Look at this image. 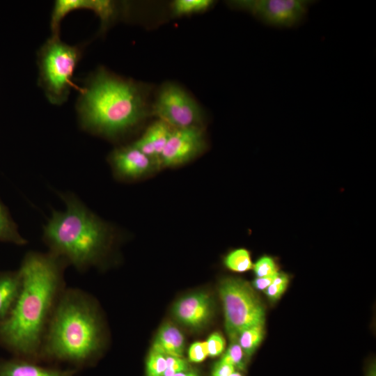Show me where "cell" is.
<instances>
[{
    "label": "cell",
    "mask_w": 376,
    "mask_h": 376,
    "mask_svg": "<svg viewBox=\"0 0 376 376\" xmlns=\"http://www.w3.org/2000/svg\"><path fill=\"white\" fill-rule=\"evenodd\" d=\"M172 129L166 123L158 120L154 122L145 132L154 147L157 157V167H159V158Z\"/></svg>",
    "instance_id": "17"
},
{
    "label": "cell",
    "mask_w": 376,
    "mask_h": 376,
    "mask_svg": "<svg viewBox=\"0 0 376 376\" xmlns=\"http://www.w3.org/2000/svg\"><path fill=\"white\" fill-rule=\"evenodd\" d=\"M235 370L234 366L219 361L213 368L212 376H229Z\"/></svg>",
    "instance_id": "28"
},
{
    "label": "cell",
    "mask_w": 376,
    "mask_h": 376,
    "mask_svg": "<svg viewBox=\"0 0 376 376\" xmlns=\"http://www.w3.org/2000/svg\"><path fill=\"white\" fill-rule=\"evenodd\" d=\"M166 368L164 376H173L177 373L185 372L188 365L187 361L181 357L166 356Z\"/></svg>",
    "instance_id": "25"
},
{
    "label": "cell",
    "mask_w": 376,
    "mask_h": 376,
    "mask_svg": "<svg viewBox=\"0 0 376 376\" xmlns=\"http://www.w3.org/2000/svg\"><path fill=\"white\" fill-rule=\"evenodd\" d=\"M276 274L265 277H256L253 281V287L264 291L272 283Z\"/></svg>",
    "instance_id": "29"
},
{
    "label": "cell",
    "mask_w": 376,
    "mask_h": 376,
    "mask_svg": "<svg viewBox=\"0 0 376 376\" xmlns=\"http://www.w3.org/2000/svg\"><path fill=\"white\" fill-rule=\"evenodd\" d=\"M114 172L120 178L136 179L148 174L154 162L133 144L115 149L109 157Z\"/></svg>",
    "instance_id": "11"
},
{
    "label": "cell",
    "mask_w": 376,
    "mask_h": 376,
    "mask_svg": "<svg viewBox=\"0 0 376 376\" xmlns=\"http://www.w3.org/2000/svg\"><path fill=\"white\" fill-rule=\"evenodd\" d=\"M76 108L83 130L109 139L121 136L136 126L148 109L142 86L103 68L87 78Z\"/></svg>",
    "instance_id": "3"
},
{
    "label": "cell",
    "mask_w": 376,
    "mask_h": 376,
    "mask_svg": "<svg viewBox=\"0 0 376 376\" xmlns=\"http://www.w3.org/2000/svg\"><path fill=\"white\" fill-rule=\"evenodd\" d=\"M184 348L183 334L176 327L167 323L162 325L158 331L152 349L165 356L181 357Z\"/></svg>",
    "instance_id": "15"
},
{
    "label": "cell",
    "mask_w": 376,
    "mask_h": 376,
    "mask_svg": "<svg viewBox=\"0 0 376 376\" xmlns=\"http://www.w3.org/2000/svg\"><path fill=\"white\" fill-rule=\"evenodd\" d=\"M264 335V325H256L242 331L237 341L245 356H251L261 343Z\"/></svg>",
    "instance_id": "18"
},
{
    "label": "cell",
    "mask_w": 376,
    "mask_h": 376,
    "mask_svg": "<svg viewBox=\"0 0 376 376\" xmlns=\"http://www.w3.org/2000/svg\"><path fill=\"white\" fill-rule=\"evenodd\" d=\"M212 312V299L203 292L186 295L173 306V313L182 324L198 328L204 325Z\"/></svg>",
    "instance_id": "12"
},
{
    "label": "cell",
    "mask_w": 376,
    "mask_h": 376,
    "mask_svg": "<svg viewBox=\"0 0 376 376\" xmlns=\"http://www.w3.org/2000/svg\"><path fill=\"white\" fill-rule=\"evenodd\" d=\"M208 357H214L222 353L225 348V340L218 332L212 333L205 341Z\"/></svg>",
    "instance_id": "24"
},
{
    "label": "cell",
    "mask_w": 376,
    "mask_h": 376,
    "mask_svg": "<svg viewBox=\"0 0 376 376\" xmlns=\"http://www.w3.org/2000/svg\"><path fill=\"white\" fill-rule=\"evenodd\" d=\"M61 197L65 210H54L43 228L42 240L49 252L79 272L100 266L112 244V228L74 194Z\"/></svg>",
    "instance_id": "4"
},
{
    "label": "cell",
    "mask_w": 376,
    "mask_h": 376,
    "mask_svg": "<svg viewBox=\"0 0 376 376\" xmlns=\"http://www.w3.org/2000/svg\"><path fill=\"white\" fill-rule=\"evenodd\" d=\"M173 376H198V374H196L194 372H182L177 373Z\"/></svg>",
    "instance_id": "30"
},
{
    "label": "cell",
    "mask_w": 376,
    "mask_h": 376,
    "mask_svg": "<svg viewBox=\"0 0 376 376\" xmlns=\"http://www.w3.org/2000/svg\"><path fill=\"white\" fill-rule=\"evenodd\" d=\"M229 376H243V375L240 372L235 370Z\"/></svg>",
    "instance_id": "31"
},
{
    "label": "cell",
    "mask_w": 376,
    "mask_h": 376,
    "mask_svg": "<svg viewBox=\"0 0 376 376\" xmlns=\"http://www.w3.org/2000/svg\"><path fill=\"white\" fill-rule=\"evenodd\" d=\"M0 242L10 243L18 246L27 244V240L20 234L17 224L13 219L8 207L1 198Z\"/></svg>",
    "instance_id": "16"
},
{
    "label": "cell",
    "mask_w": 376,
    "mask_h": 376,
    "mask_svg": "<svg viewBox=\"0 0 376 376\" xmlns=\"http://www.w3.org/2000/svg\"><path fill=\"white\" fill-rule=\"evenodd\" d=\"M188 356L191 362L200 363L204 361L208 357L205 342L192 343L189 348Z\"/></svg>",
    "instance_id": "26"
},
{
    "label": "cell",
    "mask_w": 376,
    "mask_h": 376,
    "mask_svg": "<svg viewBox=\"0 0 376 376\" xmlns=\"http://www.w3.org/2000/svg\"><path fill=\"white\" fill-rule=\"evenodd\" d=\"M288 285L272 283L265 290L266 296L272 301L276 300L285 292Z\"/></svg>",
    "instance_id": "27"
},
{
    "label": "cell",
    "mask_w": 376,
    "mask_h": 376,
    "mask_svg": "<svg viewBox=\"0 0 376 376\" xmlns=\"http://www.w3.org/2000/svg\"><path fill=\"white\" fill-rule=\"evenodd\" d=\"M81 53L79 47L65 43L59 36H52L40 48L37 55L38 82L52 104L60 105L68 100Z\"/></svg>",
    "instance_id": "5"
},
{
    "label": "cell",
    "mask_w": 376,
    "mask_h": 376,
    "mask_svg": "<svg viewBox=\"0 0 376 376\" xmlns=\"http://www.w3.org/2000/svg\"><path fill=\"white\" fill-rule=\"evenodd\" d=\"M253 267L256 277L269 276L278 272L275 262L269 256L261 257Z\"/></svg>",
    "instance_id": "23"
},
{
    "label": "cell",
    "mask_w": 376,
    "mask_h": 376,
    "mask_svg": "<svg viewBox=\"0 0 376 376\" xmlns=\"http://www.w3.org/2000/svg\"><path fill=\"white\" fill-rule=\"evenodd\" d=\"M311 0H238L228 1L230 8L246 12L261 23L277 29H292L302 24Z\"/></svg>",
    "instance_id": "7"
},
{
    "label": "cell",
    "mask_w": 376,
    "mask_h": 376,
    "mask_svg": "<svg viewBox=\"0 0 376 376\" xmlns=\"http://www.w3.org/2000/svg\"><path fill=\"white\" fill-rule=\"evenodd\" d=\"M368 376H375V366H374V368H372V369L370 370V373H369V375Z\"/></svg>",
    "instance_id": "32"
},
{
    "label": "cell",
    "mask_w": 376,
    "mask_h": 376,
    "mask_svg": "<svg viewBox=\"0 0 376 376\" xmlns=\"http://www.w3.org/2000/svg\"><path fill=\"white\" fill-rule=\"evenodd\" d=\"M21 287L22 277L19 269L0 271V325L11 313Z\"/></svg>",
    "instance_id": "14"
},
{
    "label": "cell",
    "mask_w": 376,
    "mask_h": 376,
    "mask_svg": "<svg viewBox=\"0 0 376 376\" xmlns=\"http://www.w3.org/2000/svg\"><path fill=\"white\" fill-rule=\"evenodd\" d=\"M224 264L227 268L236 272H244L253 267L250 253L245 249L232 251L226 256Z\"/></svg>",
    "instance_id": "20"
},
{
    "label": "cell",
    "mask_w": 376,
    "mask_h": 376,
    "mask_svg": "<svg viewBox=\"0 0 376 376\" xmlns=\"http://www.w3.org/2000/svg\"><path fill=\"white\" fill-rule=\"evenodd\" d=\"M86 9L93 11L100 18L102 30H105L114 21L118 13L117 3L109 0H57L50 19L52 36H59L62 19L70 12Z\"/></svg>",
    "instance_id": "10"
},
{
    "label": "cell",
    "mask_w": 376,
    "mask_h": 376,
    "mask_svg": "<svg viewBox=\"0 0 376 376\" xmlns=\"http://www.w3.org/2000/svg\"><path fill=\"white\" fill-rule=\"evenodd\" d=\"M77 372L70 368L42 366V363L17 357L0 361V376H75Z\"/></svg>",
    "instance_id": "13"
},
{
    "label": "cell",
    "mask_w": 376,
    "mask_h": 376,
    "mask_svg": "<svg viewBox=\"0 0 376 376\" xmlns=\"http://www.w3.org/2000/svg\"><path fill=\"white\" fill-rule=\"evenodd\" d=\"M68 264L50 253L29 251L18 269L22 287L17 301L0 325V345L14 357L40 362L42 344L65 290Z\"/></svg>",
    "instance_id": "1"
},
{
    "label": "cell",
    "mask_w": 376,
    "mask_h": 376,
    "mask_svg": "<svg viewBox=\"0 0 376 376\" xmlns=\"http://www.w3.org/2000/svg\"><path fill=\"white\" fill-rule=\"evenodd\" d=\"M104 341L96 301L81 289L66 288L45 336L40 362L65 363L79 371L96 362Z\"/></svg>",
    "instance_id": "2"
},
{
    "label": "cell",
    "mask_w": 376,
    "mask_h": 376,
    "mask_svg": "<svg viewBox=\"0 0 376 376\" xmlns=\"http://www.w3.org/2000/svg\"><path fill=\"white\" fill-rule=\"evenodd\" d=\"M204 131L201 127L173 128L159 158V167L185 164L205 148Z\"/></svg>",
    "instance_id": "9"
},
{
    "label": "cell",
    "mask_w": 376,
    "mask_h": 376,
    "mask_svg": "<svg viewBox=\"0 0 376 376\" xmlns=\"http://www.w3.org/2000/svg\"><path fill=\"white\" fill-rule=\"evenodd\" d=\"M214 3L212 0H175L172 2L171 8L173 14L180 17L203 13Z\"/></svg>",
    "instance_id": "19"
},
{
    "label": "cell",
    "mask_w": 376,
    "mask_h": 376,
    "mask_svg": "<svg viewBox=\"0 0 376 376\" xmlns=\"http://www.w3.org/2000/svg\"><path fill=\"white\" fill-rule=\"evenodd\" d=\"M151 113L172 128L201 127L203 113L196 100L174 83H165L151 106Z\"/></svg>",
    "instance_id": "8"
},
{
    "label": "cell",
    "mask_w": 376,
    "mask_h": 376,
    "mask_svg": "<svg viewBox=\"0 0 376 376\" xmlns=\"http://www.w3.org/2000/svg\"><path fill=\"white\" fill-rule=\"evenodd\" d=\"M244 357L245 354L237 339H232L228 348L219 361L230 364L235 368L243 370L245 368Z\"/></svg>",
    "instance_id": "21"
},
{
    "label": "cell",
    "mask_w": 376,
    "mask_h": 376,
    "mask_svg": "<svg viewBox=\"0 0 376 376\" xmlns=\"http://www.w3.org/2000/svg\"><path fill=\"white\" fill-rule=\"evenodd\" d=\"M147 376H164L166 368V356L152 349L146 361Z\"/></svg>",
    "instance_id": "22"
},
{
    "label": "cell",
    "mask_w": 376,
    "mask_h": 376,
    "mask_svg": "<svg viewBox=\"0 0 376 376\" xmlns=\"http://www.w3.org/2000/svg\"><path fill=\"white\" fill-rule=\"evenodd\" d=\"M219 293L230 340L237 339L245 329L264 325V306L247 282L235 278L224 279L219 283Z\"/></svg>",
    "instance_id": "6"
}]
</instances>
